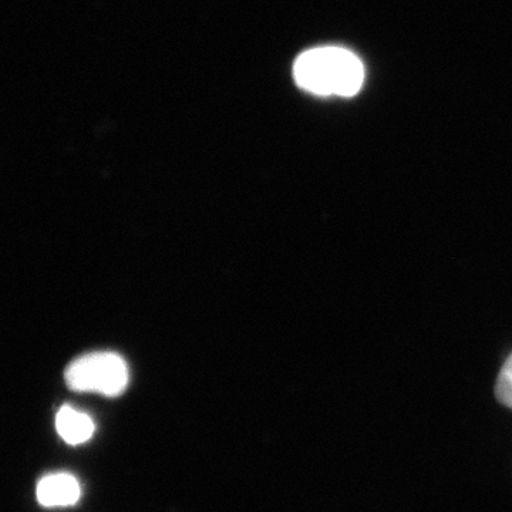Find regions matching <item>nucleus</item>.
<instances>
[{"instance_id":"obj_1","label":"nucleus","mask_w":512,"mask_h":512,"mask_svg":"<svg viewBox=\"0 0 512 512\" xmlns=\"http://www.w3.org/2000/svg\"><path fill=\"white\" fill-rule=\"evenodd\" d=\"M293 77L306 92L318 96L353 97L365 83V66L348 49L318 47L298 57L293 66Z\"/></svg>"},{"instance_id":"obj_2","label":"nucleus","mask_w":512,"mask_h":512,"mask_svg":"<svg viewBox=\"0 0 512 512\" xmlns=\"http://www.w3.org/2000/svg\"><path fill=\"white\" fill-rule=\"evenodd\" d=\"M66 383L76 392L119 396L127 387V365L114 353H94L80 357L67 367Z\"/></svg>"},{"instance_id":"obj_3","label":"nucleus","mask_w":512,"mask_h":512,"mask_svg":"<svg viewBox=\"0 0 512 512\" xmlns=\"http://www.w3.org/2000/svg\"><path fill=\"white\" fill-rule=\"evenodd\" d=\"M36 495L43 507H69L82 497V487L72 474H49L37 484Z\"/></svg>"},{"instance_id":"obj_4","label":"nucleus","mask_w":512,"mask_h":512,"mask_svg":"<svg viewBox=\"0 0 512 512\" xmlns=\"http://www.w3.org/2000/svg\"><path fill=\"white\" fill-rule=\"evenodd\" d=\"M56 429L67 444L77 446L92 439L94 423L87 414L77 412L72 406H63L56 416Z\"/></svg>"},{"instance_id":"obj_5","label":"nucleus","mask_w":512,"mask_h":512,"mask_svg":"<svg viewBox=\"0 0 512 512\" xmlns=\"http://www.w3.org/2000/svg\"><path fill=\"white\" fill-rule=\"evenodd\" d=\"M495 396H497L498 402L504 404L508 409H512V353L498 376L497 384H495Z\"/></svg>"}]
</instances>
